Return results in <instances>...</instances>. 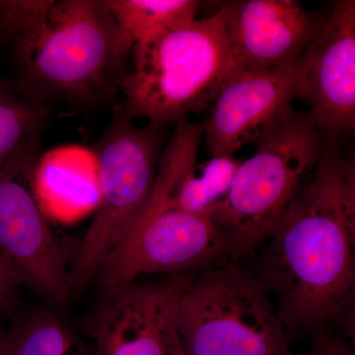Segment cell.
<instances>
[{
    "label": "cell",
    "instance_id": "11",
    "mask_svg": "<svg viewBox=\"0 0 355 355\" xmlns=\"http://www.w3.org/2000/svg\"><path fill=\"white\" fill-rule=\"evenodd\" d=\"M298 81L299 62L272 70L236 67L202 125L209 156L234 155L277 128L294 111Z\"/></svg>",
    "mask_w": 355,
    "mask_h": 355
},
{
    "label": "cell",
    "instance_id": "6",
    "mask_svg": "<svg viewBox=\"0 0 355 355\" xmlns=\"http://www.w3.org/2000/svg\"><path fill=\"white\" fill-rule=\"evenodd\" d=\"M166 125L146 127L116 116L94 151L100 200L69 266L72 291L94 279L107 254L137 220L153 196Z\"/></svg>",
    "mask_w": 355,
    "mask_h": 355
},
{
    "label": "cell",
    "instance_id": "16",
    "mask_svg": "<svg viewBox=\"0 0 355 355\" xmlns=\"http://www.w3.org/2000/svg\"><path fill=\"white\" fill-rule=\"evenodd\" d=\"M104 4L133 44L190 24L200 6L196 0H104Z\"/></svg>",
    "mask_w": 355,
    "mask_h": 355
},
{
    "label": "cell",
    "instance_id": "7",
    "mask_svg": "<svg viewBox=\"0 0 355 355\" xmlns=\"http://www.w3.org/2000/svg\"><path fill=\"white\" fill-rule=\"evenodd\" d=\"M229 263L228 243L209 217L153 203L110 250L96 277L107 295L142 275L202 272Z\"/></svg>",
    "mask_w": 355,
    "mask_h": 355
},
{
    "label": "cell",
    "instance_id": "4",
    "mask_svg": "<svg viewBox=\"0 0 355 355\" xmlns=\"http://www.w3.org/2000/svg\"><path fill=\"white\" fill-rule=\"evenodd\" d=\"M242 160L227 198L210 212L233 263L268 239L304 193L326 139L309 112L291 114Z\"/></svg>",
    "mask_w": 355,
    "mask_h": 355
},
{
    "label": "cell",
    "instance_id": "18",
    "mask_svg": "<svg viewBox=\"0 0 355 355\" xmlns=\"http://www.w3.org/2000/svg\"><path fill=\"white\" fill-rule=\"evenodd\" d=\"M311 347L304 354L291 355H354V350L343 338L336 336L324 326H318L309 331Z\"/></svg>",
    "mask_w": 355,
    "mask_h": 355
},
{
    "label": "cell",
    "instance_id": "8",
    "mask_svg": "<svg viewBox=\"0 0 355 355\" xmlns=\"http://www.w3.org/2000/svg\"><path fill=\"white\" fill-rule=\"evenodd\" d=\"M38 150L0 171V254L20 286L64 309L72 286L69 258L35 195Z\"/></svg>",
    "mask_w": 355,
    "mask_h": 355
},
{
    "label": "cell",
    "instance_id": "1",
    "mask_svg": "<svg viewBox=\"0 0 355 355\" xmlns=\"http://www.w3.org/2000/svg\"><path fill=\"white\" fill-rule=\"evenodd\" d=\"M265 243L253 275L277 298V315L291 340L329 322H350L355 162L343 146L326 142L304 193Z\"/></svg>",
    "mask_w": 355,
    "mask_h": 355
},
{
    "label": "cell",
    "instance_id": "10",
    "mask_svg": "<svg viewBox=\"0 0 355 355\" xmlns=\"http://www.w3.org/2000/svg\"><path fill=\"white\" fill-rule=\"evenodd\" d=\"M297 99L327 144L345 146L355 130V1L340 0L299 62Z\"/></svg>",
    "mask_w": 355,
    "mask_h": 355
},
{
    "label": "cell",
    "instance_id": "3",
    "mask_svg": "<svg viewBox=\"0 0 355 355\" xmlns=\"http://www.w3.org/2000/svg\"><path fill=\"white\" fill-rule=\"evenodd\" d=\"M132 67L121 85L119 118L166 125L209 110L239 67L231 55L223 10L146 43L133 44Z\"/></svg>",
    "mask_w": 355,
    "mask_h": 355
},
{
    "label": "cell",
    "instance_id": "15",
    "mask_svg": "<svg viewBox=\"0 0 355 355\" xmlns=\"http://www.w3.org/2000/svg\"><path fill=\"white\" fill-rule=\"evenodd\" d=\"M48 119L46 103L0 83V171L24 154L38 150Z\"/></svg>",
    "mask_w": 355,
    "mask_h": 355
},
{
    "label": "cell",
    "instance_id": "13",
    "mask_svg": "<svg viewBox=\"0 0 355 355\" xmlns=\"http://www.w3.org/2000/svg\"><path fill=\"white\" fill-rule=\"evenodd\" d=\"M33 186L46 216L71 222L95 211L100 200L99 163L94 149L55 147L38 158Z\"/></svg>",
    "mask_w": 355,
    "mask_h": 355
},
{
    "label": "cell",
    "instance_id": "5",
    "mask_svg": "<svg viewBox=\"0 0 355 355\" xmlns=\"http://www.w3.org/2000/svg\"><path fill=\"white\" fill-rule=\"evenodd\" d=\"M272 296L253 273L229 263L193 275L177 306L186 355H291Z\"/></svg>",
    "mask_w": 355,
    "mask_h": 355
},
{
    "label": "cell",
    "instance_id": "9",
    "mask_svg": "<svg viewBox=\"0 0 355 355\" xmlns=\"http://www.w3.org/2000/svg\"><path fill=\"white\" fill-rule=\"evenodd\" d=\"M198 272L130 284L103 295L84 320L94 355H186L177 327V306Z\"/></svg>",
    "mask_w": 355,
    "mask_h": 355
},
{
    "label": "cell",
    "instance_id": "14",
    "mask_svg": "<svg viewBox=\"0 0 355 355\" xmlns=\"http://www.w3.org/2000/svg\"><path fill=\"white\" fill-rule=\"evenodd\" d=\"M241 161L234 155L195 161L171 183L156 184L147 205L163 203L186 214L209 217L227 198Z\"/></svg>",
    "mask_w": 355,
    "mask_h": 355
},
{
    "label": "cell",
    "instance_id": "20",
    "mask_svg": "<svg viewBox=\"0 0 355 355\" xmlns=\"http://www.w3.org/2000/svg\"><path fill=\"white\" fill-rule=\"evenodd\" d=\"M0 355H13L8 340H7L6 331H0Z\"/></svg>",
    "mask_w": 355,
    "mask_h": 355
},
{
    "label": "cell",
    "instance_id": "17",
    "mask_svg": "<svg viewBox=\"0 0 355 355\" xmlns=\"http://www.w3.org/2000/svg\"><path fill=\"white\" fill-rule=\"evenodd\" d=\"M6 335L13 355H94L64 320L48 310L16 318Z\"/></svg>",
    "mask_w": 355,
    "mask_h": 355
},
{
    "label": "cell",
    "instance_id": "12",
    "mask_svg": "<svg viewBox=\"0 0 355 355\" xmlns=\"http://www.w3.org/2000/svg\"><path fill=\"white\" fill-rule=\"evenodd\" d=\"M221 8L231 55L248 69L298 64L322 23L295 0H239Z\"/></svg>",
    "mask_w": 355,
    "mask_h": 355
},
{
    "label": "cell",
    "instance_id": "2",
    "mask_svg": "<svg viewBox=\"0 0 355 355\" xmlns=\"http://www.w3.org/2000/svg\"><path fill=\"white\" fill-rule=\"evenodd\" d=\"M0 34L12 44L18 88L39 101H104L130 71L132 41L104 0H3Z\"/></svg>",
    "mask_w": 355,
    "mask_h": 355
},
{
    "label": "cell",
    "instance_id": "19",
    "mask_svg": "<svg viewBox=\"0 0 355 355\" xmlns=\"http://www.w3.org/2000/svg\"><path fill=\"white\" fill-rule=\"evenodd\" d=\"M21 286L10 266L0 254V317H7L20 304Z\"/></svg>",
    "mask_w": 355,
    "mask_h": 355
}]
</instances>
